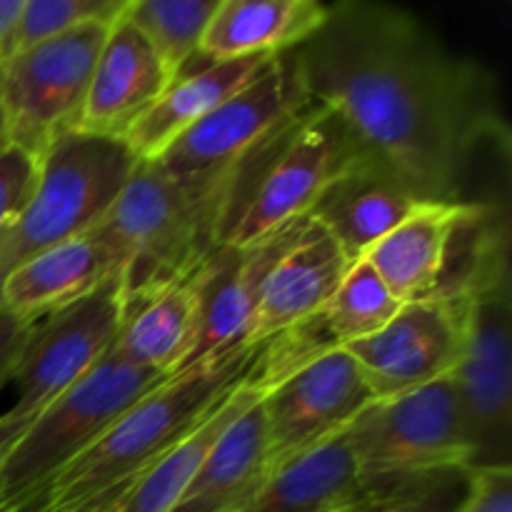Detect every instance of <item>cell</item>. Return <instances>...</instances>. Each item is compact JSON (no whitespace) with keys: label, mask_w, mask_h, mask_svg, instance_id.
Returning a JSON list of instances; mask_svg holds the SVG:
<instances>
[{"label":"cell","mask_w":512,"mask_h":512,"mask_svg":"<svg viewBox=\"0 0 512 512\" xmlns=\"http://www.w3.org/2000/svg\"><path fill=\"white\" fill-rule=\"evenodd\" d=\"M290 58L310 103L333 110L360 153L420 203H470L475 160L493 148L510 155L493 70L450 50L408 10L328 5L325 23Z\"/></svg>","instance_id":"6da1fadb"},{"label":"cell","mask_w":512,"mask_h":512,"mask_svg":"<svg viewBox=\"0 0 512 512\" xmlns=\"http://www.w3.org/2000/svg\"><path fill=\"white\" fill-rule=\"evenodd\" d=\"M463 273V350L453 380L473 468H512V273L505 208L485 205L473 225Z\"/></svg>","instance_id":"7a4b0ae2"},{"label":"cell","mask_w":512,"mask_h":512,"mask_svg":"<svg viewBox=\"0 0 512 512\" xmlns=\"http://www.w3.org/2000/svg\"><path fill=\"white\" fill-rule=\"evenodd\" d=\"M258 348L235 350L155 385L45 488L35 512H80L138 480L248 378Z\"/></svg>","instance_id":"3957f363"},{"label":"cell","mask_w":512,"mask_h":512,"mask_svg":"<svg viewBox=\"0 0 512 512\" xmlns=\"http://www.w3.org/2000/svg\"><path fill=\"white\" fill-rule=\"evenodd\" d=\"M228 178L185 180L138 160L95 233L120 265L123 303L185 278L220 248Z\"/></svg>","instance_id":"277c9868"},{"label":"cell","mask_w":512,"mask_h":512,"mask_svg":"<svg viewBox=\"0 0 512 512\" xmlns=\"http://www.w3.org/2000/svg\"><path fill=\"white\" fill-rule=\"evenodd\" d=\"M358 155L333 110L305 105L230 173L220 245H253L308 218L320 193Z\"/></svg>","instance_id":"5b68a950"},{"label":"cell","mask_w":512,"mask_h":512,"mask_svg":"<svg viewBox=\"0 0 512 512\" xmlns=\"http://www.w3.org/2000/svg\"><path fill=\"white\" fill-rule=\"evenodd\" d=\"M163 375L120 360H103L40 410L0 460V512H35L50 483L83 455Z\"/></svg>","instance_id":"8992f818"},{"label":"cell","mask_w":512,"mask_h":512,"mask_svg":"<svg viewBox=\"0 0 512 512\" xmlns=\"http://www.w3.org/2000/svg\"><path fill=\"white\" fill-rule=\"evenodd\" d=\"M138 158L120 138L75 130L40 158V178L18 223L0 238V285L33 255L90 233L133 175Z\"/></svg>","instance_id":"52a82bcc"},{"label":"cell","mask_w":512,"mask_h":512,"mask_svg":"<svg viewBox=\"0 0 512 512\" xmlns=\"http://www.w3.org/2000/svg\"><path fill=\"white\" fill-rule=\"evenodd\" d=\"M365 490L445 468H473L453 375L375 400L345 430Z\"/></svg>","instance_id":"ba28073f"},{"label":"cell","mask_w":512,"mask_h":512,"mask_svg":"<svg viewBox=\"0 0 512 512\" xmlns=\"http://www.w3.org/2000/svg\"><path fill=\"white\" fill-rule=\"evenodd\" d=\"M110 25H83L20 50L0 68V100L8 115L10 143L43 158L55 140L78 130Z\"/></svg>","instance_id":"9c48e42d"},{"label":"cell","mask_w":512,"mask_h":512,"mask_svg":"<svg viewBox=\"0 0 512 512\" xmlns=\"http://www.w3.org/2000/svg\"><path fill=\"white\" fill-rule=\"evenodd\" d=\"M305 105H310V100L290 53L275 55L245 88L185 130L153 163L175 178H228Z\"/></svg>","instance_id":"30bf717a"},{"label":"cell","mask_w":512,"mask_h":512,"mask_svg":"<svg viewBox=\"0 0 512 512\" xmlns=\"http://www.w3.org/2000/svg\"><path fill=\"white\" fill-rule=\"evenodd\" d=\"M120 320V275L105 280L85 298L35 320L10 375L15 403L5 415L25 420L48 408L108 355Z\"/></svg>","instance_id":"8fae6325"},{"label":"cell","mask_w":512,"mask_h":512,"mask_svg":"<svg viewBox=\"0 0 512 512\" xmlns=\"http://www.w3.org/2000/svg\"><path fill=\"white\" fill-rule=\"evenodd\" d=\"M370 403L373 390L345 348L293 370L260 398L270 473L338 438Z\"/></svg>","instance_id":"7c38bea8"},{"label":"cell","mask_w":512,"mask_h":512,"mask_svg":"<svg viewBox=\"0 0 512 512\" xmlns=\"http://www.w3.org/2000/svg\"><path fill=\"white\" fill-rule=\"evenodd\" d=\"M463 350V305L453 285L398 313L363 340L345 345L375 400H390L455 373Z\"/></svg>","instance_id":"4fadbf2b"},{"label":"cell","mask_w":512,"mask_h":512,"mask_svg":"<svg viewBox=\"0 0 512 512\" xmlns=\"http://www.w3.org/2000/svg\"><path fill=\"white\" fill-rule=\"evenodd\" d=\"M303 220L253 245H220L205 258L198 268V328L183 370L253 348L248 335L260 283Z\"/></svg>","instance_id":"5bb4252c"},{"label":"cell","mask_w":512,"mask_h":512,"mask_svg":"<svg viewBox=\"0 0 512 512\" xmlns=\"http://www.w3.org/2000/svg\"><path fill=\"white\" fill-rule=\"evenodd\" d=\"M348 268L350 260L328 230L305 218L260 283L248 345L265 343L318 313Z\"/></svg>","instance_id":"9a60e30c"},{"label":"cell","mask_w":512,"mask_h":512,"mask_svg":"<svg viewBox=\"0 0 512 512\" xmlns=\"http://www.w3.org/2000/svg\"><path fill=\"white\" fill-rule=\"evenodd\" d=\"M483 203H420L368 255L370 265L400 305L445 288L450 248L460 230L483 215Z\"/></svg>","instance_id":"2e32d148"},{"label":"cell","mask_w":512,"mask_h":512,"mask_svg":"<svg viewBox=\"0 0 512 512\" xmlns=\"http://www.w3.org/2000/svg\"><path fill=\"white\" fill-rule=\"evenodd\" d=\"M170 80L148 40L123 13L105 35L78 130L123 140L135 120L163 95Z\"/></svg>","instance_id":"e0dca14e"},{"label":"cell","mask_w":512,"mask_h":512,"mask_svg":"<svg viewBox=\"0 0 512 512\" xmlns=\"http://www.w3.org/2000/svg\"><path fill=\"white\" fill-rule=\"evenodd\" d=\"M420 200L383 165L358 155L315 200L308 218L323 225L350 263L363 260Z\"/></svg>","instance_id":"ac0fdd59"},{"label":"cell","mask_w":512,"mask_h":512,"mask_svg":"<svg viewBox=\"0 0 512 512\" xmlns=\"http://www.w3.org/2000/svg\"><path fill=\"white\" fill-rule=\"evenodd\" d=\"M113 275H120L118 258L93 228L20 263L0 285V305L35 323L90 295Z\"/></svg>","instance_id":"d6986e66"},{"label":"cell","mask_w":512,"mask_h":512,"mask_svg":"<svg viewBox=\"0 0 512 512\" xmlns=\"http://www.w3.org/2000/svg\"><path fill=\"white\" fill-rule=\"evenodd\" d=\"M270 58H235L223 63L195 58L135 120L123 143L138 160L160 158L185 130L193 128L210 110L245 88L268 65Z\"/></svg>","instance_id":"ffe728a7"},{"label":"cell","mask_w":512,"mask_h":512,"mask_svg":"<svg viewBox=\"0 0 512 512\" xmlns=\"http://www.w3.org/2000/svg\"><path fill=\"white\" fill-rule=\"evenodd\" d=\"M198 328V268L123 303L113 353L135 368L173 378L183 370Z\"/></svg>","instance_id":"44dd1931"},{"label":"cell","mask_w":512,"mask_h":512,"mask_svg":"<svg viewBox=\"0 0 512 512\" xmlns=\"http://www.w3.org/2000/svg\"><path fill=\"white\" fill-rule=\"evenodd\" d=\"M325 18L328 5L318 0H218L198 58L223 63L285 55L305 43Z\"/></svg>","instance_id":"7402d4cb"},{"label":"cell","mask_w":512,"mask_h":512,"mask_svg":"<svg viewBox=\"0 0 512 512\" xmlns=\"http://www.w3.org/2000/svg\"><path fill=\"white\" fill-rule=\"evenodd\" d=\"M365 498L358 465L340 433L293 463L273 470L260 488L230 512H345Z\"/></svg>","instance_id":"603a6c76"},{"label":"cell","mask_w":512,"mask_h":512,"mask_svg":"<svg viewBox=\"0 0 512 512\" xmlns=\"http://www.w3.org/2000/svg\"><path fill=\"white\" fill-rule=\"evenodd\" d=\"M268 475L265 420L258 400L220 433L173 512H230Z\"/></svg>","instance_id":"cb8c5ba5"},{"label":"cell","mask_w":512,"mask_h":512,"mask_svg":"<svg viewBox=\"0 0 512 512\" xmlns=\"http://www.w3.org/2000/svg\"><path fill=\"white\" fill-rule=\"evenodd\" d=\"M250 375V373H248ZM263 398L258 388L245 378L235 390H230L190 433H185L163 458L155 460L133 485L115 512H173L185 495L188 485L198 475L205 455L215 445L225 428L238 418L243 410Z\"/></svg>","instance_id":"d4e9b609"},{"label":"cell","mask_w":512,"mask_h":512,"mask_svg":"<svg viewBox=\"0 0 512 512\" xmlns=\"http://www.w3.org/2000/svg\"><path fill=\"white\" fill-rule=\"evenodd\" d=\"M215 8L218 0H130L125 15L175 78L198 58Z\"/></svg>","instance_id":"484cf974"},{"label":"cell","mask_w":512,"mask_h":512,"mask_svg":"<svg viewBox=\"0 0 512 512\" xmlns=\"http://www.w3.org/2000/svg\"><path fill=\"white\" fill-rule=\"evenodd\" d=\"M398 310V300L385 288L373 265L363 258L350 263L335 293L315 315L333 348H345L355 340L378 333Z\"/></svg>","instance_id":"4316f807"},{"label":"cell","mask_w":512,"mask_h":512,"mask_svg":"<svg viewBox=\"0 0 512 512\" xmlns=\"http://www.w3.org/2000/svg\"><path fill=\"white\" fill-rule=\"evenodd\" d=\"M473 483V468H445L365 490L355 512H458Z\"/></svg>","instance_id":"83f0119b"},{"label":"cell","mask_w":512,"mask_h":512,"mask_svg":"<svg viewBox=\"0 0 512 512\" xmlns=\"http://www.w3.org/2000/svg\"><path fill=\"white\" fill-rule=\"evenodd\" d=\"M130 0H25L15 53L90 23H115Z\"/></svg>","instance_id":"f1b7e54d"},{"label":"cell","mask_w":512,"mask_h":512,"mask_svg":"<svg viewBox=\"0 0 512 512\" xmlns=\"http://www.w3.org/2000/svg\"><path fill=\"white\" fill-rule=\"evenodd\" d=\"M40 178V158L10 143L0 153V238L28 208Z\"/></svg>","instance_id":"f546056e"},{"label":"cell","mask_w":512,"mask_h":512,"mask_svg":"<svg viewBox=\"0 0 512 512\" xmlns=\"http://www.w3.org/2000/svg\"><path fill=\"white\" fill-rule=\"evenodd\" d=\"M458 512H512V468H473V483Z\"/></svg>","instance_id":"4dcf8cb0"},{"label":"cell","mask_w":512,"mask_h":512,"mask_svg":"<svg viewBox=\"0 0 512 512\" xmlns=\"http://www.w3.org/2000/svg\"><path fill=\"white\" fill-rule=\"evenodd\" d=\"M30 328H33V323L28 318L0 305V390L5 383H10V375H13L20 350L28 340Z\"/></svg>","instance_id":"1f68e13d"},{"label":"cell","mask_w":512,"mask_h":512,"mask_svg":"<svg viewBox=\"0 0 512 512\" xmlns=\"http://www.w3.org/2000/svg\"><path fill=\"white\" fill-rule=\"evenodd\" d=\"M23 5L25 0H0V68L15 55V38H18Z\"/></svg>","instance_id":"d6a6232c"},{"label":"cell","mask_w":512,"mask_h":512,"mask_svg":"<svg viewBox=\"0 0 512 512\" xmlns=\"http://www.w3.org/2000/svg\"><path fill=\"white\" fill-rule=\"evenodd\" d=\"M33 418H25V420H18V418H10V415H0V460L5 458V453L10 450V445L15 443V440L23 435V430L28 428V423Z\"/></svg>","instance_id":"836d02e7"},{"label":"cell","mask_w":512,"mask_h":512,"mask_svg":"<svg viewBox=\"0 0 512 512\" xmlns=\"http://www.w3.org/2000/svg\"><path fill=\"white\" fill-rule=\"evenodd\" d=\"M10 145V125H8V115H5L3 100H0V153Z\"/></svg>","instance_id":"e575fe53"},{"label":"cell","mask_w":512,"mask_h":512,"mask_svg":"<svg viewBox=\"0 0 512 512\" xmlns=\"http://www.w3.org/2000/svg\"><path fill=\"white\" fill-rule=\"evenodd\" d=\"M355 508H358V505H355ZM355 508H350V510H345V512H355Z\"/></svg>","instance_id":"d590c367"}]
</instances>
